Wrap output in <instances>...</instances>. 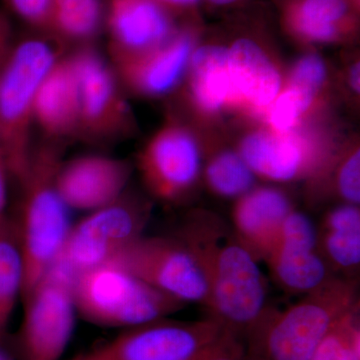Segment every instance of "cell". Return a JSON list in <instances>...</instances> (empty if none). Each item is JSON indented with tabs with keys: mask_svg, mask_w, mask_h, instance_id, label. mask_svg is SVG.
Wrapping results in <instances>:
<instances>
[{
	"mask_svg": "<svg viewBox=\"0 0 360 360\" xmlns=\"http://www.w3.org/2000/svg\"><path fill=\"white\" fill-rule=\"evenodd\" d=\"M200 259L210 284L207 317L246 342L269 307L266 281L252 255L217 215L196 210L175 234Z\"/></svg>",
	"mask_w": 360,
	"mask_h": 360,
	"instance_id": "1",
	"label": "cell"
},
{
	"mask_svg": "<svg viewBox=\"0 0 360 360\" xmlns=\"http://www.w3.org/2000/svg\"><path fill=\"white\" fill-rule=\"evenodd\" d=\"M49 141L33 149L22 187L20 217L15 221L23 262L21 300L58 262L72 225L68 206L58 193L56 174L63 149Z\"/></svg>",
	"mask_w": 360,
	"mask_h": 360,
	"instance_id": "2",
	"label": "cell"
},
{
	"mask_svg": "<svg viewBox=\"0 0 360 360\" xmlns=\"http://www.w3.org/2000/svg\"><path fill=\"white\" fill-rule=\"evenodd\" d=\"M359 302L356 279L333 276L288 309H269L246 340L250 360H310L341 315Z\"/></svg>",
	"mask_w": 360,
	"mask_h": 360,
	"instance_id": "3",
	"label": "cell"
},
{
	"mask_svg": "<svg viewBox=\"0 0 360 360\" xmlns=\"http://www.w3.org/2000/svg\"><path fill=\"white\" fill-rule=\"evenodd\" d=\"M271 11L262 2L224 16L232 85L231 113L252 123L262 120L283 86L285 71L277 60Z\"/></svg>",
	"mask_w": 360,
	"mask_h": 360,
	"instance_id": "4",
	"label": "cell"
},
{
	"mask_svg": "<svg viewBox=\"0 0 360 360\" xmlns=\"http://www.w3.org/2000/svg\"><path fill=\"white\" fill-rule=\"evenodd\" d=\"M54 42L30 37L14 44L0 70V148L18 182L25 179L32 155V127L34 103L42 79L59 58Z\"/></svg>",
	"mask_w": 360,
	"mask_h": 360,
	"instance_id": "5",
	"label": "cell"
},
{
	"mask_svg": "<svg viewBox=\"0 0 360 360\" xmlns=\"http://www.w3.org/2000/svg\"><path fill=\"white\" fill-rule=\"evenodd\" d=\"M345 137L326 113L286 132L257 124L234 146L258 179L305 184L321 172Z\"/></svg>",
	"mask_w": 360,
	"mask_h": 360,
	"instance_id": "6",
	"label": "cell"
},
{
	"mask_svg": "<svg viewBox=\"0 0 360 360\" xmlns=\"http://www.w3.org/2000/svg\"><path fill=\"white\" fill-rule=\"evenodd\" d=\"M73 297L77 312L84 319L108 328L160 321L186 305L113 264L75 274Z\"/></svg>",
	"mask_w": 360,
	"mask_h": 360,
	"instance_id": "7",
	"label": "cell"
},
{
	"mask_svg": "<svg viewBox=\"0 0 360 360\" xmlns=\"http://www.w3.org/2000/svg\"><path fill=\"white\" fill-rule=\"evenodd\" d=\"M150 213L148 200L124 193L71 226L58 262L75 274L108 264L144 236Z\"/></svg>",
	"mask_w": 360,
	"mask_h": 360,
	"instance_id": "8",
	"label": "cell"
},
{
	"mask_svg": "<svg viewBox=\"0 0 360 360\" xmlns=\"http://www.w3.org/2000/svg\"><path fill=\"white\" fill-rule=\"evenodd\" d=\"M108 264L127 269L186 304L194 302L207 307L210 284L205 269L191 248L177 236H142Z\"/></svg>",
	"mask_w": 360,
	"mask_h": 360,
	"instance_id": "9",
	"label": "cell"
},
{
	"mask_svg": "<svg viewBox=\"0 0 360 360\" xmlns=\"http://www.w3.org/2000/svg\"><path fill=\"white\" fill-rule=\"evenodd\" d=\"M75 274L58 262L25 300L18 333L20 360H60L72 335Z\"/></svg>",
	"mask_w": 360,
	"mask_h": 360,
	"instance_id": "10",
	"label": "cell"
},
{
	"mask_svg": "<svg viewBox=\"0 0 360 360\" xmlns=\"http://www.w3.org/2000/svg\"><path fill=\"white\" fill-rule=\"evenodd\" d=\"M202 137L176 118L162 125L139 156V169L149 193L180 205L202 184Z\"/></svg>",
	"mask_w": 360,
	"mask_h": 360,
	"instance_id": "11",
	"label": "cell"
},
{
	"mask_svg": "<svg viewBox=\"0 0 360 360\" xmlns=\"http://www.w3.org/2000/svg\"><path fill=\"white\" fill-rule=\"evenodd\" d=\"M224 328L206 317L196 321L160 319L134 328L70 360H193Z\"/></svg>",
	"mask_w": 360,
	"mask_h": 360,
	"instance_id": "12",
	"label": "cell"
},
{
	"mask_svg": "<svg viewBox=\"0 0 360 360\" xmlns=\"http://www.w3.org/2000/svg\"><path fill=\"white\" fill-rule=\"evenodd\" d=\"M70 58L79 90L77 135L90 142H108L129 134L132 116L112 66L89 45Z\"/></svg>",
	"mask_w": 360,
	"mask_h": 360,
	"instance_id": "13",
	"label": "cell"
},
{
	"mask_svg": "<svg viewBox=\"0 0 360 360\" xmlns=\"http://www.w3.org/2000/svg\"><path fill=\"white\" fill-rule=\"evenodd\" d=\"M203 32V21L181 23L167 41L151 51L110 53V65L120 84L137 96H167L184 82Z\"/></svg>",
	"mask_w": 360,
	"mask_h": 360,
	"instance_id": "14",
	"label": "cell"
},
{
	"mask_svg": "<svg viewBox=\"0 0 360 360\" xmlns=\"http://www.w3.org/2000/svg\"><path fill=\"white\" fill-rule=\"evenodd\" d=\"M279 26L302 46L350 45L359 39L360 0H272Z\"/></svg>",
	"mask_w": 360,
	"mask_h": 360,
	"instance_id": "15",
	"label": "cell"
},
{
	"mask_svg": "<svg viewBox=\"0 0 360 360\" xmlns=\"http://www.w3.org/2000/svg\"><path fill=\"white\" fill-rule=\"evenodd\" d=\"M131 174L129 161L104 155L80 156L63 161L56 186L70 210L91 212L123 195Z\"/></svg>",
	"mask_w": 360,
	"mask_h": 360,
	"instance_id": "16",
	"label": "cell"
},
{
	"mask_svg": "<svg viewBox=\"0 0 360 360\" xmlns=\"http://www.w3.org/2000/svg\"><path fill=\"white\" fill-rule=\"evenodd\" d=\"M295 208L292 198L283 187L255 186L234 200L232 231L257 262H264L276 245L284 220Z\"/></svg>",
	"mask_w": 360,
	"mask_h": 360,
	"instance_id": "17",
	"label": "cell"
},
{
	"mask_svg": "<svg viewBox=\"0 0 360 360\" xmlns=\"http://www.w3.org/2000/svg\"><path fill=\"white\" fill-rule=\"evenodd\" d=\"M184 82L187 105L201 124L212 125L225 113H231L232 85L226 44L200 39Z\"/></svg>",
	"mask_w": 360,
	"mask_h": 360,
	"instance_id": "18",
	"label": "cell"
},
{
	"mask_svg": "<svg viewBox=\"0 0 360 360\" xmlns=\"http://www.w3.org/2000/svg\"><path fill=\"white\" fill-rule=\"evenodd\" d=\"M110 53L136 54L165 44L181 22L149 0H110Z\"/></svg>",
	"mask_w": 360,
	"mask_h": 360,
	"instance_id": "19",
	"label": "cell"
},
{
	"mask_svg": "<svg viewBox=\"0 0 360 360\" xmlns=\"http://www.w3.org/2000/svg\"><path fill=\"white\" fill-rule=\"evenodd\" d=\"M79 122V90L70 58H61L46 73L34 103V122L53 141L77 135Z\"/></svg>",
	"mask_w": 360,
	"mask_h": 360,
	"instance_id": "20",
	"label": "cell"
},
{
	"mask_svg": "<svg viewBox=\"0 0 360 360\" xmlns=\"http://www.w3.org/2000/svg\"><path fill=\"white\" fill-rule=\"evenodd\" d=\"M317 250L335 276L356 279L360 265L359 205H333L317 224Z\"/></svg>",
	"mask_w": 360,
	"mask_h": 360,
	"instance_id": "21",
	"label": "cell"
},
{
	"mask_svg": "<svg viewBox=\"0 0 360 360\" xmlns=\"http://www.w3.org/2000/svg\"><path fill=\"white\" fill-rule=\"evenodd\" d=\"M305 198L311 206L359 205L360 146L359 137L345 136L335 153L314 179L305 182Z\"/></svg>",
	"mask_w": 360,
	"mask_h": 360,
	"instance_id": "22",
	"label": "cell"
},
{
	"mask_svg": "<svg viewBox=\"0 0 360 360\" xmlns=\"http://www.w3.org/2000/svg\"><path fill=\"white\" fill-rule=\"evenodd\" d=\"M264 262L279 288L295 295H307L333 276L319 250L276 243Z\"/></svg>",
	"mask_w": 360,
	"mask_h": 360,
	"instance_id": "23",
	"label": "cell"
},
{
	"mask_svg": "<svg viewBox=\"0 0 360 360\" xmlns=\"http://www.w3.org/2000/svg\"><path fill=\"white\" fill-rule=\"evenodd\" d=\"M202 184L210 193L236 200L257 186V177L236 146H226L214 136L202 139Z\"/></svg>",
	"mask_w": 360,
	"mask_h": 360,
	"instance_id": "24",
	"label": "cell"
},
{
	"mask_svg": "<svg viewBox=\"0 0 360 360\" xmlns=\"http://www.w3.org/2000/svg\"><path fill=\"white\" fill-rule=\"evenodd\" d=\"M104 18L101 0H53L45 34L58 44H84L96 37Z\"/></svg>",
	"mask_w": 360,
	"mask_h": 360,
	"instance_id": "25",
	"label": "cell"
},
{
	"mask_svg": "<svg viewBox=\"0 0 360 360\" xmlns=\"http://www.w3.org/2000/svg\"><path fill=\"white\" fill-rule=\"evenodd\" d=\"M23 283V262L15 221L0 219V338L13 315Z\"/></svg>",
	"mask_w": 360,
	"mask_h": 360,
	"instance_id": "26",
	"label": "cell"
},
{
	"mask_svg": "<svg viewBox=\"0 0 360 360\" xmlns=\"http://www.w3.org/2000/svg\"><path fill=\"white\" fill-rule=\"evenodd\" d=\"M310 360H360V303L329 329Z\"/></svg>",
	"mask_w": 360,
	"mask_h": 360,
	"instance_id": "27",
	"label": "cell"
},
{
	"mask_svg": "<svg viewBox=\"0 0 360 360\" xmlns=\"http://www.w3.org/2000/svg\"><path fill=\"white\" fill-rule=\"evenodd\" d=\"M285 84L295 85L312 96L329 101L333 77L326 59L314 49L296 59L290 70L285 71Z\"/></svg>",
	"mask_w": 360,
	"mask_h": 360,
	"instance_id": "28",
	"label": "cell"
},
{
	"mask_svg": "<svg viewBox=\"0 0 360 360\" xmlns=\"http://www.w3.org/2000/svg\"><path fill=\"white\" fill-rule=\"evenodd\" d=\"M317 224L309 215L295 208L284 220L276 243L317 250Z\"/></svg>",
	"mask_w": 360,
	"mask_h": 360,
	"instance_id": "29",
	"label": "cell"
},
{
	"mask_svg": "<svg viewBox=\"0 0 360 360\" xmlns=\"http://www.w3.org/2000/svg\"><path fill=\"white\" fill-rule=\"evenodd\" d=\"M193 360H250V359H248L245 341L224 329L219 338Z\"/></svg>",
	"mask_w": 360,
	"mask_h": 360,
	"instance_id": "30",
	"label": "cell"
},
{
	"mask_svg": "<svg viewBox=\"0 0 360 360\" xmlns=\"http://www.w3.org/2000/svg\"><path fill=\"white\" fill-rule=\"evenodd\" d=\"M20 20L35 30L46 32L53 0H4Z\"/></svg>",
	"mask_w": 360,
	"mask_h": 360,
	"instance_id": "31",
	"label": "cell"
},
{
	"mask_svg": "<svg viewBox=\"0 0 360 360\" xmlns=\"http://www.w3.org/2000/svg\"><path fill=\"white\" fill-rule=\"evenodd\" d=\"M340 92L348 103H359L360 91V63L356 54L349 56L340 70Z\"/></svg>",
	"mask_w": 360,
	"mask_h": 360,
	"instance_id": "32",
	"label": "cell"
},
{
	"mask_svg": "<svg viewBox=\"0 0 360 360\" xmlns=\"http://www.w3.org/2000/svg\"><path fill=\"white\" fill-rule=\"evenodd\" d=\"M165 9L179 22L203 21L201 18V0H149Z\"/></svg>",
	"mask_w": 360,
	"mask_h": 360,
	"instance_id": "33",
	"label": "cell"
},
{
	"mask_svg": "<svg viewBox=\"0 0 360 360\" xmlns=\"http://www.w3.org/2000/svg\"><path fill=\"white\" fill-rule=\"evenodd\" d=\"M253 1L255 0H201V7L210 13L226 16L245 8Z\"/></svg>",
	"mask_w": 360,
	"mask_h": 360,
	"instance_id": "34",
	"label": "cell"
},
{
	"mask_svg": "<svg viewBox=\"0 0 360 360\" xmlns=\"http://www.w3.org/2000/svg\"><path fill=\"white\" fill-rule=\"evenodd\" d=\"M13 28L6 14L0 11V70L6 65L13 51Z\"/></svg>",
	"mask_w": 360,
	"mask_h": 360,
	"instance_id": "35",
	"label": "cell"
},
{
	"mask_svg": "<svg viewBox=\"0 0 360 360\" xmlns=\"http://www.w3.org/2000/svg\"><path fill=\"white\" fill-rule=\"evenodd\" d=\"M11 176L8 163L4 151L0 148V219L4 217L7 201V182L8 177Z\"/></svg>",
	"mask_w": 360,
	"mask_h": 360,
	"instance_id": "36",
	"label": "cell"
},
{
	"mask_svg": "<svg viewBox=\"0 0 360 360\" xmlns=\"http://www.w3.org/2000/svg\"><path fill=\"white\" fill-rule=\"evenodd\" d=\"M0 360H6V359H4V357H2L1 354H0Z\"/></svg>",
	"mask_w": 360,
	"mask_h": 360,
	"instance_id": "37",
	"label": "cell"
}]
</instances>
